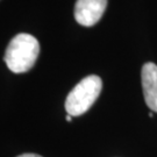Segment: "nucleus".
<instances>
[{"label":"nucleus","instance_id":"obj_4","mask_svg":"<svg viewBox=\"0 0 157 157\" xmlns=\"http://www.w3.org/2000/svg\"><path fill=\"white\" fill-rule=\"evenodd\" d=\"M142 89L147 106L157 113V65L148 62L142 67Z\"/></svg>","mask_w":157,"mask_h":157},{"label":"nucleus","instance_id":"obj_5","mask_svg":"<svg viewBox=\"0 0 157 157\" xmlns=\"http://www.w3.org/2000/svg\"><path fill=\"white\" fill-rule=\"evenodd\" d=\"M17 157H42V156L36 155V154H22V155H20V156Z\"/></svg>","mask_w":157,"mask_h":157},{"label":"nucleus","instance_id":"obj_3","mask_svg":"<svg viewBox=\"0 0 157 157\" xmlns=\"http://www.w3.org/2000/svg\"><path fill=\"white\" fill-rule=\"evenodd\" d=\"M107 0H77L75 5V19L85 27H92L102 17Z\"/></svg>","mask_w":157,"mask_h":157},{"label":"nucleus","instance_id":"obj_6","mask_svg":"<svg viewBox=\"0 0 157 157\" xmlns=\"http://www.w3.org/2000/svg\"><path fill=\"white\" fill-rule=\"evenodd\" d=\"M71 118H72V117H71V115H69V114H67V122H70V121H71V120H72V119H71Z\"/></svg>","mask_w":157,"mask_h":157},{"label":"nucleus","instance_id":"obj_2","mask_svg":"<svg viewBox=\"0 0 157 157\" xmlns=\"http://www.w3.org/2000/svg\"><path fill=\"white\" fill-rule=\"evenodd\" d=\"M102 89L101 78L91 75L82 79L67 94L65 111L71 117H78L86 113L100 95Z\"/></svg>","mask_w":157,"mask_h":157},{"label":"nucleus","instance_id":"obj_7","mask_svg":"<svg viewBox=\"0 0 157 157\" xmlns=\"http://www.w3.org/2000/svg\"><path fill=\"white\" fill-rule=\"evenodd\" d=\"M152 115H154V112H150V113H149V117H150V118H151Z\"/></svg>","mask_w":157,"mask_h":157},{"label":"nucleus","instance_id":"obj_1","mask_svg":"<svg viewBox=\"0 0 157 157\" xmlns=\"http://www.w3.org/2000/svg\"><path fill=\"white\" fill-rule=\"evenodd\" d=\"M39 52V41L30 34L21 33L12 39L6 49L4 59L12 72H27L34 67Z\"/></svg>","mask_w":157,"mask_h":157}]
</instances>
